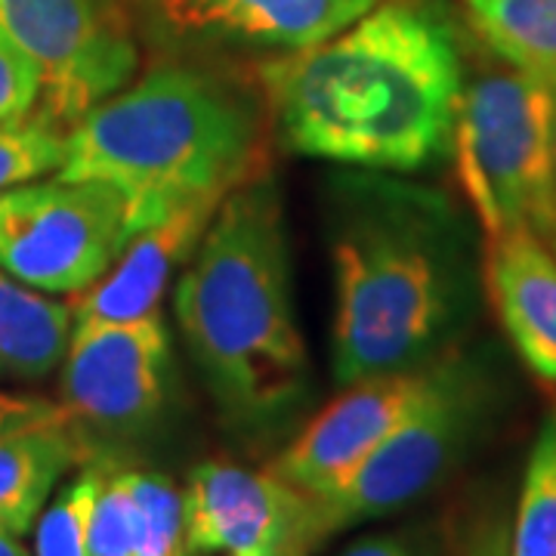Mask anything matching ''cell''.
<instances>
[{"instance_id":"1","label":"cell","mask_w":556,"mask_h":556,"mask_svg":"<svg viewBox=\"0 0 556 556\" xmlns=\"http://www.w3.org/2000/svg\"><path fill=\"white\" fill-rule=\"evenodd\" d=\"M338 387L415 371L464 343L482 291L467 214L408 174L343 167L321 189Z\"/></svg>"},{"instance_id":"2","label":"cell","mask_w":556,"mask_h":556,"mask_svg":"<svg viewBox=\"0 0 556 556\" xmlns=\"http://www.w3.org/2000/svg\"><path fill=\"white\" fill-rule=\"evenodd\" d=\"M464 87L460 35L433 0H380L328 40L260 65L281 149L408 177L452 155Z\"/></svg>"},{"instance_id":"3","label":"cell","mask_w":556,"mask_h":556,"mask_svg":"<svg viewBox=\"0 0 556 556\" xmlns=\"http://www.w3.org/2000/svg\"><path fill=\"white\" fill-rule=\"evenodd\" d=\"M179 338L229 430H281L313 393L278 179L260 167L219 201L174 288Z\"/></svg>"},{"instance_id":"4","label":"cell","mask_w":556,"mask_h":556,"mask_svg":"<svg viewBox=\"0 0 556 556\" xmlns=\"http://www.w3.org/2000/svg\"><path fill=\"white\" fill-rule=\"evenodd\" d=\"M266 105L195 65H159L65 134L62 179L118 189L130 229L195 201H223L263 167Z\"/></svg>"},{"instance_id":"5","label":"cell","mask_w":556,"mask_h":556,"mask_svg":"<svg viewBox=\"0 0 556 556\" xmlns=\"http://www.w3.org/2000/svg\"><path fill=\"white\" fill-rule=\"evenodd\" d=\"M452 155L485 236L556 232V90L522 72L467 80Z\"/></svg>"},{"instance_id":"6","label":"cell","mask_w":556,"mask_h":556,"mask_svg":"<svg viewBox=\"0 0 556 556\" xmlns=\"http://www.w3.org/2000/svg\"><path fill=\"white\" fill-rule=\"evenodd\" d=\"M495 405V375L482 350L464 343L437 362V375L396 433L328 495L313 497L321 541L350 526L390 517L437 489L473 448Z\"/></svg>"},{"instance_id":"7","label":"cell","mask_w":556,"mask_h":556,"mask_svg":"<svg viewBox=\"0 0 556 556\" xmlns=\"http://www.w3.org/2000/svg\"><path fill=\"white\" fill-rule=\"evenodd\" d=\"M60 408L84 464L109 448L149 437L177 390L174 338L159 309L127 321H72L62 358Z\"/></svg>"},{"instance_id":"8","label":"cell","mask_w":556,"mask_h":556,"mask_svg":"<svg viewBox=\"0 0 556 556\" xmlns=\"http://www.w3.org/2000/svg\"><path fill=\"white\" fill-rule=\"evenodd\" d=\"M134 239L118 189L35 179L0 192V269L43 294H78Z\"/></svg>"},{"instance_id":"9","label":"cell","mask_w":556,"mask_h":556,"mask_svg":"<svg viewBox=\"0 0 556 556\" xmlns=\"http://www.w3.org/2000/svg\"><path fill=\"white\" fill-rule=\"evenodd\" d=\"M0 40L38 72L35 115L65 134L139 68L118 0H0Z\"/></svg>"},{"instance_id":"10","label":"cell","mask_w":556,"mask_h":556,"mask_svg":"<svg viewBox=\"0 0 556 556\" xmlns=\"http://www.w3.org/2000/svg\"><path fill=\"white\" fill-rule=\"evenodd\" d=\"M186 556H269L300 535L325 544L313 522V501L273 470L226 460L199 464L182 489Z\"/></svg>"},{"instance_id":"11","label":"cell","mask_w":556,"mask_h":556,"mask_svg":"<svg viewBox=\"0 0 556 556\" xmlns=\"http://www.w3.org/2000/svg\"><path fill=\"white\" fill-rule=\"evenodd\" d=\"M437 362L343 387L266 470L313 497L340 489L420 405L433 383Z\"/></svg>"},{"instance_id":"12","label":"cell","mask_w":556,"mask_h":556,"mask_svg":"<svg viewBox=\"0 0 556 556\" xmlns=\"http://www.w3.org/2000/svg\"><path fill=\"white\" fill-rule=\"evenodd\" d=\"M482 285L519 362L556 387V251L529 229L485 236Z\"/></svg>"},{"instance_id":"13","label":"cell","mask_w":556,"mask_h":556,"mask_svg":"<svg viewBox=\"0 0 556 556\" xmlns=\"http://www.w3.org/2000/svg\"><path fill=\"white\" fill-rule=\"evenodd\" d=\"M219 201H195L139 229L93 285L72 294L75 321H127L159 309L170 278L182 273Z\"/></svg>"},{"instance_id":"14","label":"cell","mask_w":556,"mask_h":556,"mask_svg":"<svg viewBox=\"0 0 556 556\" xmlns=\"http://www.w3.org/2000/svg\"><path fill=\"white\" fill-rule=\"evenodd\" d=\"M182 31L303 50L353 25L380 0H146Z\"/></svg>"},{"instance_id":"15","label":"cell","mask_w":556,"mask_h":556,"mask_svg":"<svg viewBox=\"0 0 556 556\" xmlns=\"http://www.w3.org/2000/svg\"><path fill=\"white\" fill-rule=\"evenodd\" d=\"M72 303L35 291L0 269V380L38 383L65 358L72 338Z\"/></svg>"},{"instance_id":"16","label":"cell","mask_w":556,"mask_h":556,"mask_svg":"<svg viewBox=\"0 0 556 556\" xmlns=\"http://www.w3.org/2000/svg\"><path fill=\"white\" fill-rule=\"evenodd\" d=\"M75 464L84 452L65 424L0 439V535H25Z\"/></svg>"},{"instance_id":"17","label":"cell","mask_w":556,"mask_h":556,"mask_svg":"<svg viewBox=\"0 0 556 556\" xmlns=\"http://www.w3.org/2000/svg\"><path fill=\"white\" fill-rule=\"evenodd\" d=\"M464 10L507 68L556 90V0H464Z\"/></svg>"},{"instance_id":"18","label":"cell","mask_w":556,"mask_h":556,"mask_svg":"<svg viewBox=\"0 0 556 556\" xmlns=\"http://www.w3.org/2000/svg\"><path fill=\"white\" fill-rule=\"evenodd\" d=\"M510 556H556V412L544 417L526 464Z\"/></svg>"},{"instance_id":"19","label":"cell","mask_w":556,"mask_h":556,"mask_svg":"<svg viewBox=\"0 0 556 556\" xmlns=\"http://www.w3.org/2000/svg\"><path fill=\"white\" fill-rule=\"evenodd\" d=\"M130 519H134V556H186L182 529V492L161 473L124 470Z\"/></svg>"},{"instance_id":"20","label":"cell","mask_w":556,"mask_h":556,"mask_svg":"<svg viewBox=\"0 0 556 556\" xmlns=\"http://www.w3.org/2000/svg\"><path fill=\"white\" fill-rule=\"evenodd\" d=\"M105 473L109 460H93L40 510L35 556H90V517Z\"/></svg>"},{"instance_id":"21","label":"cell","mask_w":556,"mask_h":556,"mask_svg":"<svg viewBox=\"0 0 556 556\" xmlns=\"http://www.w3.org/2000/svg\"><path fill=\"white\" fill-rule=\"evenodd\" d=\"M65 161V130L31 115L0 127V192L60 174Z\"/></svg>"},{"instance_id":"22","label":"cell","mask_w":556,"mask_h":556,"mask_svg":"<svg viewBox=\"0 0 556 556\" xmlns=\"http://www.w3.org/2000/svg\"><path fill=\"white\" fill-rule=\"evenodd\" d=\"M90 556H134V519L124 470L109 464L90 517Z\"/></svg>"},{"instance_id":"23","label":"cell","mask_w":556,"mask_h":556,"mask_svg":"<svg viewBox=\"0 0 556 556\" xmlns=\"http://www.w3.org/2000/svg\"><path fill=\"white\" fill-rule=\"evenodd\" d=\"M40 78L35 65L0 40V127L38 112Z\"/></svg>"},{"instance_id":"24","label":"cell","mask_w":556,"mask_h":556,"mask_svg":"<svg viewBox=\"0 0 556 556\" xmlns=\"http://www.w3.org/2000/svg\"><path fill=\"white\" fill-rule=\"evenodd\" d=\"M65 424L56 399L40 396V393H20V390H0V439L40 430V427H56Z\"/></svg>"},{"instance_id":"25","label":"cell","mask_w":556,"mask_h":556,"mask_svg":"<svg viewBox=\"0 0 556 556\" xmlns=\"http://www.w3.org/2000/svg\"><path fill=\"white\" fill-rule=\"evenodd\" d=\"M460 556H510V532L501 519H489L470 538Z\"/></svg>"},{"instance_id":"26","label":"cell","mask_w":556,"mask_h":556,"mask_svg":"<svg viewBox=\"0 0 556 556\" xmlns=\"http://www.w3.org/2000/svg\"><path fill=\"white\" fill-rule=\"evenodd\" d=\"M340 556H415V547L405 535H365Z\"/></svg>"},{"instance_id":"27","label":"cell","mask_w":556,"mask_h":556,"mask_svg":"<svg viewBox=\"0 0 556 556\" xmlns=\"http://www.w3.org/2000/svg\"><path fill=\"white\" fill-rule=\"evenodd\" d=\"M318 547H321V544H318L316 538L300 535L294 538V541H288L285 547H278L276 554H269V556H313Z\"/></svg>"},{"instance_id":"28","label":"cell","mask_w":556,"mask_h":556,"mask_svg":"<svg viewBox=\"0 0 556 556\" xmlns=\"http://www.w3.org/2000/svg\"><path fill=\"white\" fill-rule=\"evenodd\" d=\"M0 556H28V551L20 544V538L0 535Z\"/></svg>"},{"instance_id":"29","label":"cell","mask_w":556,"mask_h":556,"mask_svg":"<svg viewBox=\"0 0 556 556\" xmlns=\"http://www.w3.org/2000/svg\"><path fill=\"white\" fill-rule=\"evenodd\" d=\"M551 248H554V251H556V232H554V239H551Z\"/></svg>"},{"instance_id":"30","label":"cell","mask_w":556,"mask_h":556,"mask_svg":"<svg viewBox=\"0 0 556 556\" xmlns=\"http://www.w3.org/2000/svg\"><path fill=\"white\" fill-rule=\"evenodd\" d=\"M118 3H121V0H118Z\"/></svg>"}]
</instances>
